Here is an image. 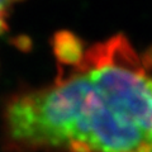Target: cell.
Wrapping results in <instances>:
<instances>
[{
  "instance_id": "obj_1",
  "label": "cell",
  "mask_w": 152,
  "mask_h": 152,
  "mask_svg": "<svg viewBox=\"0 0 152 152\" xmlns=\"http://www.w3.org/2000/svg\"><path fill=\"white\" fill-rule=\"evenodd\" d=\"M53 83L10 96L1 115L5 152H152V56L123 34L56 51Z\"/></svg>"
},
{
  "instance_id": "obj_2",
  "label": "cell",
  "mask_w": 152,
  "mask_h": 152,
  "mask_svg": "<svg viewBox=\"0 0 152 152\" xmlns=\"http://www.w3.org/2000/svg\"><path fill=\"white\" fill-rule=\"evenodd\" d=\"M20 0H0V33L7 29V18L13 7Z\"/></svg>"
}]
</instances>
